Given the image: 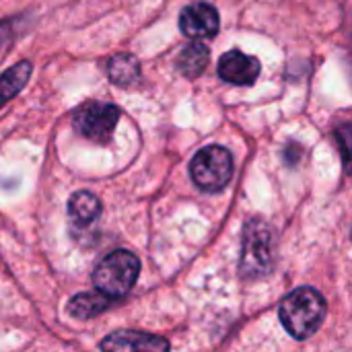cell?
<instances>
[{"label":"cell","instance_id":"cell-1","mask_svg":"<svg viewBox=\"0 0 352 352\" xmlns=\"http://www.w3.org/2000/svg\"><path fill=\"white\" fill-rule=\"evenodd\" d=\"M326 311H328L326 299L322 297L320 291L311 287H301L291 295H287L278 309L285 330L297 340H305L314 336L320 330Z\"/></svg>","mask_w":352,"mask_h":352},{"label":"cell","instance_id":"cell-2","mask_svg":"<svg viewBox=\"0 0 352 352\" xmlns=\"http://www.w3.org/2000/svg\"><path fill=\"white\" fill-rule=\"evenodd\" d=\"M276 260L274 231L260 219H252L243 231V254L239 270L245 278H260L272 272Z\"/></svg>","mask_w":352,"mask_h":352},{"label":"cell","instance_id":"cell-3","mask_svg":"<svg viewBox=\"0 0 352 352\" xmlns=\"http://www.w3.org/2000/svg\"><path fill=\"white\" fill-rule=\"evenodd\" d=\"M140 274V260L128 250L107 254L93 272V285L99 293L120 299L130 293Z\"/></svg>","mask_w":352,"mask_h":352},{"label":"cell","instance_id":"cell-4","mask_svg":"<svg viewBox=\"0 0 352 352\" xmlns=\"http://www.w3.org/2000/svg\"><path fill=\"white\" fill-rule=\"evenodd\" d=\"M190 175L200 190L219 192L233 177V157L225 146H206L192 159Z\"/></svg>","mask_w":352,"mask_h":352},{"label":"cell","instance_id":"cell-5","mask_svg":"<svg viewBox=\"0 0 352 352\" xmlns=\"http://www.w3.org/2000/svg\"><path fill=\"white\" fill-rule=\"evenodd\" d=\"M118 120H120V109L116 105L103 101H89L74 111L72 126L85 138L105 144L109 142Z\"/></svg>","mask_w":352,"mask_h":352},{"label":"cell","instance_id":"cell-6","mask_svg":"<svg viewBox=\"0 0 352 352\" xmlns=\"http://www.w3.org/2000/svg\"><path fill=\"white\" fill-rule=\"evenodd\" d=\"M99 349L101 352H169V342L146 332L118 330L105 336Z\"/></svg>","mask_w":352,"mask_h":352},{"label":"cell","instance_id":"cell-7","mask_svg":"<svg viewBox=\"0 0 352 352\" xmlns=\"http://www.w3.org/2000/svg\"><path fill=\"white\" fill-rule=\"evenodd\" d=\"M179 29L192 39L214 37L219 31V12L212 4L194 2L186 6L179 14Z\"/></svg>","mask_w":352,"mask_h":352},{"label":"cell","instance_id":"cell-8","mask_svg":"<svg viewBox=\"0 0 352 352\" xmlns=\"http://www.w3.org/2000/svg\"><path fill=\"white\" fill-rule=\"evenodd\" d=\"M260 74V62L239 50L227 52L219 62V76L231 85H254Z\"/></svg>","mask_w":352,"mask_h":352},{"label":"cell","instance_id":"cell-9","mask_svg":"<svg viewBox=\"0 0 352 352\" xmlns=\"http://www.w3.org/2000/svg\"><path fill=\"white\" fill-rule=\"evenodd\" d=\"M113 303L111 297L95 291V293H80V295H74L66 307L68 316L76 318V320H91L99 314H103L105 309H109Z\"/></svg>","mask_w":352,"mask_h":352},{"label":"cell","instance_id":"cell-10","mask_svg":"<svg viewBox=\"0 0 352 352\" xmlns=\"http://www.w3.org/2000/svg\"><path fill=\"white\" fill-rule=\"evenodd\" d=\"M101 214V202L91 192H76L68 200V217L78 227L93 225Z\"/></svg>","mask_w":352,"mask_h":352},{"label":"cell","instance_id":"cell-11","mask_svg":"<svg viewBox=\"0 0 352 352\" xmlns=\"http://www.w3.org/2000/svg\"><path fill=\"white\" fill-rule=\"evenodd\" d=\"M208 60H210V52L204 43L200 41H194V43H188L179 56H177V70L188 76V78H196L200 76L206 66H208Z\"/></svg>","mask_w":352,"mask_h":352},{"label":"cell","instance_id":"cell-12","mask_svg":"<svg viewBox=\"0 0 352 352\" xmlns=\"http://www.w3.org/2000/svg\"><path fill=\"white\" fill-rule=\"evenodd\" d=\"M31 70H33L31 62L23 60L12 68H8L4 74H0V107L8 103L14 95H19V91L27 85Z\"/></svg>","mask_w":352,"mask_h":352},{"label":"cell","instance_id":"cell-13","mask_svg":"<svg viewBox=\"0 0 352 352\" xmlns=\"http://www.w3.org/2000/svg\"><path fill=\"white\" fill-rule=\"evenodd\" d=\"M107 76L120 87L134 85L140 78V64L132 54H118L107 64Z\"/></svg>","mask_w":352,"mask_h":352},{"label":"cell","instance_id":"cell-14","mask_svg":"<svg viewBox=\"0 0 352 352\" xmlns=\"http://www.w3.org/2000/svg\"><path fill=\"white\" fill-rule=\"evenodd\" d=\"M336 140L342 153V163L346 173L352 175V124H342L336 128Z\"/></svg>","mask_w":352,"mask_h":352},{"label":"cell","instance_id":"cell-15","mask_svg":"<svg viewBox=\"0 0 352 352\" xmlns=\"http://www.w3.org/2000/svg\"><path fill=\"white\" fill-rule=\"evenodd\" d=\"M351 237H352V229H351Z\"/></svg>","mask_w":352,"mask_h":352}]
</instances>
